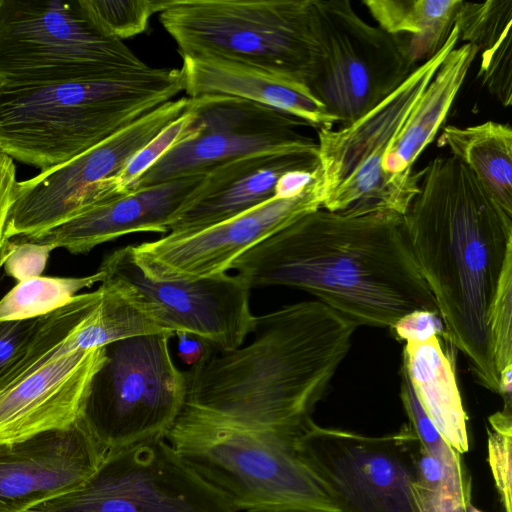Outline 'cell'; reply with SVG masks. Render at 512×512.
Instances as JSON below:
<instances>
[{
	"label": "cell",
	"mask_w": 512,
	"mask_h": 512,
	"mask_svg": "<svg viewBox=\"0 0 512 512\" xmlns=\"http://www.w3.org/2000/svg\"><path fill=\"white\" fill-rule=\"evenodd\" d=\"M231 269L251 289L310 293L357 326L392 328L416 310L439 315L403 215L394 212L350 216L320 208L257 243Z\"/></svg>",
	"instance_id": "6da1fadb"
},
{
	"label": "cell",
	"mask_w": 512,
	"mask_h": 512,
	"mask_svg": "<svg viewBox=\"0 0 512 512\" xmlns=\"http://www.w3.org/2000/svg\"><path fill=\"white\" fill-rule=\"evenodd\" d=\"M403 218L445 338L464 355L477 382L497 393L490 313L512 260V215L449 156L421 170L418 193Z\"/></svg>",
	"instance_id": "7a4b0ae2"
},
{
	"label": "cell",
	"mask_w": 512,
	"mask_h": 512,
	"mask_svg": "<svg viewBox=\"0 0 512 512\" xmlns=\"http://www.w3.org/2000/svg\"><path fill=\"white\" fill-rule=\"evenodd\" d=\"M358 326L317 300L255 316L246 346L203 358L186 372V404L295 440L311 420Z\"/></svg>",
	"instance_id": "3957f363"
},
{
	"label": "cell",
	"mask_w": 512,
	"mask_h": 512,
	"mask_svg": "<svg viewBox=\"0 0 512 512\" xmlns=\"http://www.w3.org/2000/svg\"><path fill=\"white\" fill-rule=\"evenodd\" d=\"M183 91L180 69L0 84V150L42 170L99 144Z\"/></svg>",
	"instance_id": "277c9868"
},
{
	"label": "cell",
	"mask_w": 512,
	"mask_h": 512,
	"mask_svg": "<svg viewBox=\"0 0 512 512\" xmlns=\"http://www.w3.org/2000/svg\"><path fill=\"white\" fill-rule=\"evenodd\" d=\"M165 439L237 512H339L295 440L189 404Z\"/></svg>",
	"instance_id": "5b68a950"
},
{
	"label": "cell",
	"mask_w": 512,
	"mask_h": 512,
	"mask_svg": "<svg viewBox=\"0 0 512 512\" xmlns=\"http://www.w3.org/2000/svg\"><path fill=\"white\" fill-rule=\"evenodd\" d=\"M159 20L182 57L231 61L306 86L311 79L313 0H165Z\"/></svg>",
	"instance_id": "8992f818"
},
{
	"label": "cell",
	"mask_w": 512,
	"mask_h": 512,
	"mask_svg": "<svg viewBox=\"0 0 512 512\" xmlns=\"http://www.w3.org/2000/svg\"><path fill=\"white\" fill-rule=\"evenodd\" d=\"M458 41V27L453 23L442 47L375 108L336 130L318 128L322 209L350 216L379 212L405 215L418 191L403 187L386 174L384 157L416 101Z\"/></svg>",
	"instance_id": "52a82bcc"
},
{
	"label": "cell",
	"mask_w": 512,
	"mask_h": 512,
	"mask_svg": "<svg viewBox=\"0 0 512 512\" xmlns=\"http://www.w3.org/2000/svg\"><path fill=\"white\" fill-rule=\"evenodd\" d=\"M173 332L131 336L104 346L81 418L107 450L164 437L186 404L187 375L174 363Z\"/></svg>",
	"instance_id": "ba28073f"
},
{
	"label": "cell",
	"mask_w": 512,
	"mask_h": 512,
	"mask_svg": "<svg viewBox=\"0 0 512 512\" xmlns=\"http://www.w3.org/2000/svg\"><path fill=\"white\" fill-rule=\"evenodd\" d=\"M80 0H0V84L27 85L147 68Z\"/></svg>",
	"instance_id": "9c48e42d"
},
{
	"label": "cell",
	"mask_w": 512,
	"mask_h": 512,
	"mask_svg": "<svg viewBox=\"0 0 512 512\" xmlns=\"http://www.w3.org/2000/svg\"><path fill=\"white\" fill-rule=\"evenodd\" d=\"M318 47L308 88L350 125L392 94L417 67L405 41L364 21L348 0H313Z\"/></svg>",
	"instance_id": "30bf717a"
},
{
	"label": "cell",
	"mask_w": 512,
	"mask_h": 512,
	"mask_svg": "<svg viewBox=\"0 0 512 512\" xmlns=\"http://www.w3.org/2000/svg\"><path fill=\"white\" fill-rule=\"evenodd\" d=\"M188 98L170 100L99 144L35 177L16 182L3 241L31 237L118 194L117 176L130 158L179 118Z\"/></svg>",
	"instance_id": "8fae6325"
},
{
	"label": "cell",
	"mask_w": 512,
	"mask_h": 512,
	"mask_svg": "<svg viewBox=\"0 0 512 512\" xmlns=\"http://www.w3.org/2000/svg\"><path fill=\"white\" fill-rule=\"evenodd\" d=\"M101 287L115 291L162 329L187 333L220 352L242 346L254 329L249 284L238 274L162 279L147 274L128 245L99 266Z\"/></svg>",
	"instance_id": "7c38bea8"
},
{
	"label": "cell",
	"mask_w": 512,
	"mask_h": 512,
	"mask_svg": "<svg viewBox=\"0 0 512 512\" xmlns=\"http://www.w3.org/2000/svg\"><path fill=\"white\" fill-rule=\"evenodd\" d=\"M417 445L409 425L374 437L321 427L312 419L294 442L339 512H418Z\"/></svg>",
	"instance_id": "4fadbf2b"
},
{
	"label": "cell",
	"mask_w": 512,
	"mask_h": 512,
	"mask_svg": "<svg viewBox=\"0 0 512 512\" xmlns=\"http://www.w3.org/2000/svg\"><path fill=\"white\" fill-rule=\"evenodd\" d=\"M40 512H237L190 468L164 437L108 450L77 489Z\"/></svg>",
	"instance_id": "5bb4252c"
},
{
	"label": "cell",
	"mask_w": 512,
	"mask_h": 512,
	"mask_svg": "<svg viewBox=\"0 0 512 512\" xmlns=\"http://www.w3.org/2000/svg\"><path fill=\"white\" fill-rule=\"evenodd\" d=\"M320 176L300 195L272 198L224 222L188 234L132 245L141 268L162 279H196L227 273L235 260L298 218L322 207Z\"/></svg>",
	"instance_id": "9a60e30c"
},
{
	"label": "cell",
	"mask_w": 512,
	"mask_h": 512,
	"mask_svg": "<svg viewBox=\"0 0 512 512\" xmlns=\"http://www.w3.org/2000/svg\"><path fill=\"white\" fill-rule=\"evenodd\" d=\"M83 419L0 444V512H26L81 486L107 453Z\"/></svg>",
	"instance_id": "2e32d148"
},
{
	"label": "cell",
	"mask_w": 512,
	"mask_h": 512,
	"mask_svg": "<svg viewBox=\"0 0 512 512\" xmlns=\"http://www.w3.org/2000/svg\"><path fill=\"white\" fill-rule=\"evenodd\" d=\"M104 360V346L73 351L0 387V444L73 424Z\"/></svg>",
	"instance_id": "e0dca14e"
},
{
	"label": "cell",
	"mask_w": 512,
	"mask_h": 512,
	"mask_svg": "<svg viewBox=\"0 0 512 512\" xmlns=\"http://www.w3.org/2000/svg\"><path fill=\"white\" fill-rule=\"evenodd\" d=\"M205 175L199 173L128 190L84 209L48 231L21 238L84 254L130 233H167Z\"/></svg>",
	"instance_id": "ac0fdd59"
},
{
	"label": "cell",
	"mask_w": 512,
	"mask_h": 512,
	"mask_svg": "<svg viewBox=\"0 0 512 512\" xmlns=\"http://www.w3.org/2000/svg\"><path fill=\"white\" fill-rule=\"evenodd\" d=\"M316 155L261 152L207 171L202 183L170 225V234H188L241 215L274 198L277 180L290 170H315Z\"/></svg>",
	"instance_id": "d6986e66"
},
{
	"label": "cell",
	"mask_w": 512,
	"mask_h": 512,
	"mask_svg": "<svg viewBox=\"0 0 512 512\" xmlns=\"http://www.w3.org/2000/svg\"><path fill=\"white\" fill-rule=\"evenodd\" d=\"M182 60L183 90L189 98L234 96L271 107L318 128L338 124L304 84L221 59L185 56Z\"/></svg>",
	"instance_id": "ffe728a7"
},
{
	"label": "cell",
	"mask_w": 512,
	"mask_h": 512,
	"mask_svg": "<svg viewBox=\"0 0 512 512\" xmlns=\"http://www.w3.org/2000/svg\"><path fill=\"white\" fill-rule=\"evenodd\" d=\"M478 53L470 43L448 53L391 144L383 170L403 187L419 190L421 170L414 172L413 165L446 119Z\"/></svg>",
	"instance_id": "44dd1931"
},
{
	"label": "cell",
	"mask_w": 512,
	"mask_h": 512,
	"mask_svg": "<svg viewBox=\"0 0 512 512\" xmlns=\"http://www.w3.org/2000/svg\"><path fill=\"white\" fill-rule=\"evenodd\" d=\"M301 153L318 156V144L297 129L262 135L208 134L172 147L127 189L135 190L177 178L207 173L243 156L261 153Z\"/></svg>",
	"instance_id": "7402d4cb"
},
{
	"label": "cell",
	"mask_w": 512,
	"mask_h": 512,
	"mask_svg": "<svg viewBox=\"0 0 512 512\" xmlns=\"http://www.w3.org/2000/svg\"><path fill=\"white\" fill-rule=\"evenodd\" d=\"M402 366L418 401L439 433L458 453H466L469 449L467 416L453 364L440 337L406 343Z\"/></svg>",
	"instance_id": "603a6c76"
},
{
	"label": "cell",
	"mask_w": 512,
	"mask_h": 512,
	"mask_svg": "<svg viewBox=\"0 0 512 512\" xmlns=\"http://www.w3.org/2000/svg\"><path fill=\"white\" fill-rule=\"evenodd\" d=\"M459 40L481 51L478 78L503 106L512 103V0L460 1L454 17Z\"/></svg>",
	"instance_id": "cb8c5ba5"
},
{
	"label": "cell",
	"mask_w": 512,
	"mask_h": 512,
	"mask_svg": "<svg viewBox=\"0 0 512 512\" xmlns=\"http://www.w3.org/2000/svg\"><path fill=\"white\" fill-rule=\"evenodd\" d=\"M438 146L448 147L484 185L496 201L512 215V128L486 121L457 127L445 126Z\"/></svg>",
	"instance_id": "d4e9b609"
},
{
	"label": "cell",
	"mask_w": 512,
	"mask_h": 512,
	"mask_svg": "<svg viewBox=\"0 0 512 512\" xmlns=\"http://www.w3.org/2000/svg\"><path fill=\"white\" fill-rule=\"evenodd\" d=\"M461 0H364L378 27L403 38L414 62L431 58L446 41Z\"/></svg>",
	"instance_id": "484cf974"
},
{
	"label": "cell",
	"mask_w": 512,
	"mask_h": 512,
	"mask_svg": "<svg viewBox=\"0 0 512 512\" xmlns=\"http://www.w3.org/2000/svg\"><path fill=\"white\" fill-rule=\"evenodd\" d=\"M185 140L208 134L262 135L298 129L306 122L271 107L226 95L188 97Z\"/></svg>",
	"instance_id": "4316f807"
},
{
	"label": "cell",
	"mask_w": 512,
	"mask_h": 512,
	"mask_svg": "<svg viewBox=\"0 0 512 512\" xmlns=\"http://www.w3.org/2000/svg\"><path fill=\"white\" fill-rule=\"evenodd\" d=\"M101 281V274L85 277L38 276L12 288L0 300V321L23 320L47 315L70 302L77 292Z\"/></svg>",
	"instance_id": "83f0119b"
},
{
	"label": "cell",
	"mask_w": 512,
	"mask_h": 512,
	"mask_svg": "<svg viewBox=\"0 0 512 512\" xmlns=\"http://www.w3.org/2000/svg\"><path fill=\"white\" fill-rule=\"evenodd\" d=\"M80 3L99 29L122 41L145 32L152 15L162 11L165 0H80Z\"/></svg>",
	"instance_id": "f1b7e54d"
},
{
	"label": "cell",
	"mask_w": 512,
	"mask_h": 512,
	"mask_svg": "<svg viewBox=\"0 0 512 512\" xmlns=\"http://www.w3.org/2000/svg\"><path fill=\"white\" fill-rule=\"evenodd\" d=\"M488 421V463L504 512H512V411H498Z\"/></svg>",
	"instance_id": "f546056e"
},
{
	"label": "cell",
	"mask_w": 512,
	"mask_h": 512,
	"mask_svg": "<svg viewBox=\"0 0 512 512\" xmlns=\"http://www.w3.org/2000/svg\"><path fill=\"white\" fill-rule=\"evenodd\" d=\"M416 486L432 492H445L471 502L472 483L464 463H447L424 450H415Z\"/></svg>",
	"instance_id": "4dcf8cb0"
},
{
	"label": "cell",
	"mask_w": 512,
	"mask_h": 512,
	"mask_svg": "<svg viewBox=\"0 0 512 512\" xmlns=\"http://www.w3.org/2000/svg\"><path fill=\"white\" fill-rule=\"evenodd\" d=\"M400 397L409 418V426L419 445L430 454L447 463L454 465L462 464V455L445 441L425 413L403 366L401 367Z\"/></svg>",
	"instance_id": "1f68e13d"
},
{
	"label": "cell",
	"mask_w": 512,
	"mask_h": 512,
	"mask_svg": "<svg viewBox=\"0 0 512 512\" xmlns=\"http://www.w3.org/2000/svg\"><path fill=\"white\" fill-rule=\"evenodd\" d=\"M490 333L497 372L512 365V260L500 277L490 313Z\"/></svg>",
	"instance_id": "d6a6232c"
},
{
	"label": "cell",
	"mask_w": 512,
	"mask_h": 512,
	"mask_svg": "<svg viewBox=\"0 0 512 512\" xmlns=\"http://www.w3.org/2000/svg\"><path fill=\"white\" fill-rule=\"evenodd\" d=\"M190 114L186 111L175 121L166 126L145 146L136 152L118 174L117 181L122 191L128 187L154 165L172 147L185 140L186 126Z\"/></svg>",
	"instance_id": "836d02e7"
},
{
	"label": "cell",
	"mask_w": 512,
	"mask_h": 512,
	"mask_svg": "<svg viewBox=\"0 0 512 512\" xmlns=\"http://www.w3.org/2000/svg\"><path fill=\"white\" fill-rule=\"evenodd\" d=\"M54 249L51 245L20 237L5 240L0 253L1 267L18 282L41 276Z\"/></svg>",
	"instance_id": "e575fe53"
},
{
	"label": "cell",
	"mask_w": 512,
	"mask_h": 512,
	"mask_svg": "<svg viewBox=\"0 0 512 512\" xmlns=\"http://www.w3.org/2000/svg\"><path fill=\"white\" fill-rule=\"evenodd\" d=\"M39 322L40 317L0 321V382L26 353Z\"/></svg>",
	"instance_id": "d590c367"
},
{
	"label": "cell",
	"mask_w": 512,
	"mask_h": 512,
	"mask_svg": "<svg viewBox=\"0 0 512 512\" xmlns=\"http://www.w3.org/2000/svg\"><path fill=\"white\" fill-rule=\"evenodd\" d=\"M395 334L406 343H421L433 336L445 337V329L436 313L416 310L400 318L392 327Z\"/></svg>",
	"instance_id": "8d00e7d4"
},
{
	"label": "cell",
	"mask_w": 512,
	"mask_h": 512,
	"mask_svg": "<svg viewBox=\"0 0 512 512\" xmlns=\"http://www.w3.org/2000/svg\"><path fill=\"white\" fill-rule=\"evenodd\" d=\"M418 512H468L471 502L445 492H432L414 487Z\"/></svg>",
	"instance_id": "74e56055"
},
{
	"label": "cell",
	"mask_w": 512,
	"mask_h": 512,
	"mask_svg": "<svg viewBox=\"0 0 512 512\" xmlns=\"http://www.w3.org/2000/svg\"><path fill=\"white\" fill-rule=\"evenodd\" d=\"M16 182L14 162L10 156L0 150V253L3 243L4 228L12 205Z\"/></svg>",
	"instance_id": "f35d334b"
},
{
	"label": "cell",
	"mask_w": 512,
	"mask_h": 512,
	"mask_svg": "<svg viewBox=\"0 0 512 512\" xmlns=\"http://www.w3.org/2000/svg\"><path fill=\"white\" fill-rule=\"evenodd\" d=\"M321 174L320 165L311 170H290L285 172L276 182L274 197L288 199L300 195Z\"/></svg>",
	"instance_id": "ab89813d"
},
{
	"label": "cell",
	"mask_w": 512,
	"mask_h": 512,
	"mask_svg": "<svg viewBox=\"0 0 512 512\" xmlns=\"http://www.w3.org/2000/svg\"><path fill=\"white\" fill-rule=\"evenodd\" d=\"M178 356L187 365L193 366L198 363L208 348L211 347L205 341L187 333H178Z\"/></svg>",
	"instance_id": "60d3db41"
},
{
	"label": "cell",
	"mask_w": 512,
	"mask_h": 512,
	"mask_svg": "<svg viewBox=\"0 0 512 512\" xmlns=\"http://www.w3.org/2000/svg\"><path fill=\"white\" fill-rule=\"evenodd\" d=\"M498 394L504 400V408L512 411V365L498 373Z\"/></svg>",
	"instance_id": "b9f144b4"
},
{
	"label": "cell",
	"mask_w": 512,
	"mask_h": 512,
	"mask_svg": "<svg viewBox=\"0 0 512 512\" xmlns=\"http://www.w3.org/2000/svg\"><path fill=\"white\" fill-rule=\"evenodd\" d=\"M468 512H483V511L478 509V508H476V507H474V506H472V504H470L468 506Z\"/></svg>",
	"instance_id": "7bdbcfd3"
},
{
	"label": "cell",
	"mask_w": 512,
	"mask_h": 512,
	"mask_svg": "<svg viewBox=\"0 0 512 512\" xmlns=\"http://www.w3.org/2000/svg\"><path fill=\"white\" fill-rule=\"evenodd\" d=\"M26 512H40V511H36V510L32 509V510H29V511H26Z\"/></svg>",
	"instance_id": "ee69618b"
}]
</instances>
